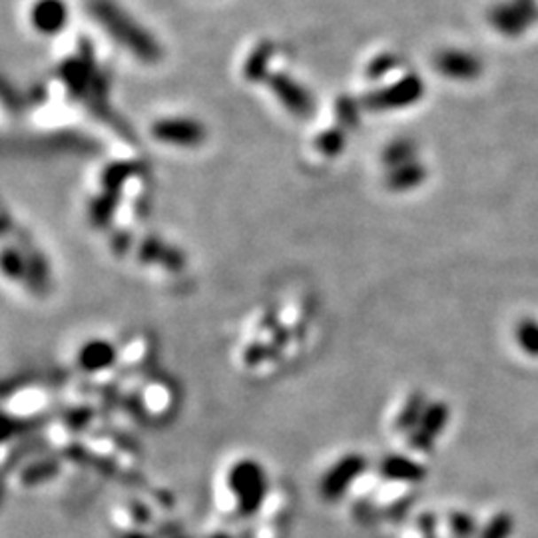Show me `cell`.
I'll list each match as a JSON object with an SVG mask.
<instances>
[{"label": "cell", "mask_w": 538, "mask_h": 538, "mask_svg": "<svg viewBox=\"0 0 538 538\" xmlns=\"http://www.w3.org/2000/svg\"><path fill=\"white\" fill-rule=\"evenodd\" d=\"M92 19L100 24V28L130 52L136 60L144 64H156L162 60V46L152 32L142 27L134 16L124 11L116 0H90Z\"/></svg>", "instance_id": "1"}, {"label": "cell", "mask_w": 538, "mask_h": 538, "mask_svg": "<svg viewBox=\"0 0 538 538\" xmlns=\"http://www.w3.org/2000/svg\"><path fill=\"white\" fill-rule=\"evenodd\" d=\"M226 483L242 517L258 515L269 496L268 472L255 459H239L231 464Z\"/></svg>", "instance_id": "2"}, {"label": "cell", "mask_w": 538, "mask_h": 538, "mask_svg": "<svg viewBox=\"0 0 538 538\" xmlns=\"http://www.w3.org/2000/svg\"><path fill=\"white\" fill-rule=\"evenodd\" d=\"M423 94H425L423 80L417 74H407L403 78H399L397 82L369 92L365 98L361 100V106L371 112L403 110L413 106L415 102H419L423 98Z\"/></svg>", "instance_id": "3"}, {"label": "cell", "mask_w": 538, "mask_h": 538, "mask_svg": "<svg viewBox=\"0 0 538 538\" xmlns=\"http://www.w3.org/2000/svg\"><path fill=\"white\" fill-rule=\"evenodd\" d=\"M367 472V459L359 453L343 455L339 461H335L331 467L325 471V475L319 480V495L325 501L333 503L347 495L349 488Z\"/></svg>", "instance_id": "4"}, {"label": "cell", "mask_w": 538, "mask_h": 538, "mask_svg": "<svg viewBox=\"0 0 538 538\" xmlns=\"http://www.w3.org/2000/svg\"><path fill=\"white\" fill-rule=\"evenodd\" d=\"M150 134L156 142L172 148H198L206 142V126L196 118L170 116L158 118L150 126Z\"/></svg>", "instance_id": "5"}, {"label": "cell", "mask_w": 538, "mask_h": 538, "mask_svg": "<svg viewBox=\"0 0 538 538\" xmlns=\"http://www.w3.org/2000/svg\"><path fill=\"white\" fill-rule=\"evenodd\" d=\"M538 20L536 0H507L491 8L488 22L495 30L507 36H519Z\"/></svg>", "instance_id": "6"}, {"label": "cell", "mask_w": 538, "mask_h": 538, "mask_svg": "<svg viewBox=\"0 0 538 538\" xmlns=\"http://www.w3.org/2000/svg\"><path fill=\"white\" fill-rule=\"evenodd\" d=\"M269 92L284 106L289 114L295 118H311L316 112V100L313 94L305 88L300 80L285 74V72H273L268 78Z\"/></svg>", "instance_id": "7"}, {"label": "cell", "mask_w": 538, "mask_h": 538, "mask_svg": "<svg viewBox=\"0 0 538 538\" xmlns=\"http://www.w3.org/2000/svg\"><path fill=\"white\" fill-rule=\"evenodd\" d=\"M30 27L43 36H56L68 27L70 8L66 0H35L28 12Z\"/></svg>", "instance_id": "8"}, {"label": "cell", "mask_w": 538, "mask_h": 538, "mask_svg": "<svg viewBox=\"0 0 538 538\" xmlns=\"http://www.w3.org/2000/svg\"><path fill=\"white\" fill-rule=\"evenodd\" d=\"M120 359V349L108 339H88L76 353V365L86 375H98L114 367Z\"/></svg>", "instance_id": "9"}, {"label": "cell", "mask_w": 538, "mask_h": 538, "mask_svg": "<svg viewBox=\"0 0 538 538\" xmlns=\"http://www.w3.org/2000/svg\"><path fill=\"white\" fill-rule=\"evenodd\" d=\"M435 68L441 76L451 80H475L483 74V62L467 51L447 48L435 56Z\"/></svg>", "instance_id": "10"}, {"label": "cell", "mask_w": 538, "mask_h": 538, "mask_svg": "<svg viewBox=\"0 0 538 538\" xmlns=\"http://www.w3.org/2000/svg\"><path fill=\"white\" fill-rule=\"evenodd\" d=\"M174 387L166 379H154L146 383L140 397V411L146 417H168L174 411Z\"/></svg>", "instance_id": "11"}, {"label": "cell", "mask_w": 538, "mask_h": 538, "mask_svg": "<svg viewBox=\"0 0 538 538\" xmlns=\"http://www.w3.org/2000/svg\"><path fill=\"white\" fill-rule=\"evenodd\" d=\"M120 206H122V194L120 191L100 188L98 194L88 204V218H90L94 228H108L118 215Z\"/></svg>", "instance_id": "12"}, {"label": "cell", "mask_w": 538, "mask_h": 538, "mask_svg": "<svg viewBox=\"0 0 538 538\" xmlns=\"http://www.w3.org/2000/svg\"><path fill=\"white\" fill-rule=\"evenodd\" d=\"M379 475L387 480H395V483H417L423 479L425 471L421 464L407 459V456H385L379 464Z\"/></svg>", "instance_id": "13"}, {"label": "cell", "mask_w": 538, "mask_h": 538, "mask_svg": "<svg viewBox=\"0 0 538 538\" xmlns=\"http://www.w3.org/2000/svg\"><path fill=\"white\" fill-rule=\"evenodd\" d=\"M154 355V341L148 339V335H136L128 341L126 349H120L118 363L124 365L128 371L146 367L148 361Z\"/></svg>", "instance_id": "14"}, {"label": "cell", "mask_w": 538, "mask_h": 538, "mask_svg": "<svg viewBox=\"0 0 538 538\" xmlns=\"http://www.w3.org/2000/svg\"><path fill=\"white\" fill-rule=\"evenodd\" d=\"M273 58V44L261 43L246 60L244 76L250 82H268L269 74V62Z\"/></svg>", "instance_id": "15"}, {"label": "cell", "mask_w": 538, "mask_h": 538, "mask_svg": "<svg viewBox=\"0 0 538 538\" xmlns=\"http://www.w3.org/2000/svg\"><path fill=\"white\" fill-rule=\"evenodd\" d=\"M345 144H347L345 128L337 124V126H331V128H325V130H321L316 136V140H313V148H316V152H317L319 156L329 158V160H335L345 150Z\"/></svg>", "instance_id": "16"}, {"label": "cell", "mask_w": 538, "mask_h": 538, "mask_svg": "<svg viewBox=\"0 0 538 538\" xmlns=\"http://www.w3.org/2000/svg\"><path fill=\"white\" fill-rule=\"evenodd\" d=\"M3 273L11 281H24L28 276V252L20 250V246H4L3 250Z\"/></svg>", "instance_id": "17"}, {"label": "cell", "mask_w": 538, "mask_h": 538, "mask_svg": "<svg viewBox=\"0 0 538 538\" xmlns=\"http://www.w3.org/2000/svg\"><path fill=\"white\" fill-rule=\"evenodd\" d=\"M421 178H423V168L415 162H409L397 168H389L385 182H387V188L391 190H407L415 186Z\"/></svg>", "instance_id": "18"}, {"label": "cell", "mask_w": 538, "mask_h": 538, "mask_svg": "<svg viewBox=\"0 0 538 538\" xmlns=\"http://www.w3.org/2000/svg\"><path fill=\"white\" fill-rule=\"evenodd\" d=\"M381 160L387 170L389 168H397L413 162V144L409 140H395L385 148Z\"/></svg>", "instance_id": "19"}, {"label": "cell", "mask_w": 538, "mask_h": 538, "mask_svg": "<svg viewBox=\"0 0 538 538\" xmlns=\"http://www.w3.org/2000/svg\"><path fill=\"white\" fill-rule=\"evenodd\" d=\"M56 472H58V463L52 459H43L28 464L20 479L24 485H36L44 483V480H51L52 477H56Z\"/></svg>", "instance_id": "20"}, {"label": "cell", "mask_w": 538, "mask_h": 538, "mask_svg": "<svg viewBox=\"0 0 538 538\" xmlns=\"http://www.w3.org/2000/svg\"><path fill=\"white\" fill-rule=\"evenodd\" d=\"M166 246L162 239L156 238V236H146L142 239V242L138 244V247H136V252H138V260L142 263H160V260H162V255L166 252Z\"/></svg>", "instance_id": "21"}, {"label": "cell", "mask_w": 538, "mask_h": 538, "mask_svg": "<svg viewBox=\"0 0 538 538\" xmlns=\"http://www.w3.org/2000/svg\"><path fill=\"white\" fill-rule=\"evenodd\" d=\"M401 64V60L397 58V56L393 54H381L377 56L375 60H371V64L367 66V76L371 80H377L387 74V72H391L393 68H397Z\"/></svg>", "instance_id": "22"}, {"label": "cell", "mask_w": 538, "mask_h": 538, "mask_svg": "<svg viewBox=\"0 0 538 538\" xmlns=\"http://www.w3.org/2000/svg\"><path fill=\"white\" fill-rule=\"evenodd\" d=\"M359 106L355 100L351 98H339L337 102V112H339V126L343 128H355L359 122Z\"/></svg>", "instance_id": "23"}, {"label": "cell", "mask_w": 538, "mask_h": 538, "mask_svg": "<svg viewBox=\"0 0 538 538\" xmlns=\"http://www.w3.org/2000/svg\"><path fill=\"white\" fill-rule=\"evenodd\" d=\"M512 531V520L509 517H496L491 523L485 526V531L480 533V538H509Z\"/></svg>", "instance_id": "24"}, {"label": "cell", "mask_w": 538, "mask_h": 538, "mask_svg": "<svg viewBox=\"0 0 538 538\" xmlns=\"http://www.w3.org/2000/svg\"><path fill=\"white\" fill-rule=\"evenodd\" d=\"M451 531L456 538H469L472 533H475V523H472V519L469 515L456 512V515L451 517Z\"/></svg>", "instance_id": "25"}, {"label": "cell", "mask_w": 538, "mask_h": 538, "mask_svg": "<svg viewBox=\"0 0 538 538\" xmlns=\"http://www.w3.org/2000/svg\"><path fill=\"white\" fill-rule=\"evenodd\" d=\"M110 246L112 250H114L118 255H122L126 252H130V246H132V236H130V230H118L112 234V239H110Z\"/></svg>", "instance_id": "26"}, {"label": "cell", "mask_w": 538, "mask_h": 538, "mask_svg": "<svg viewBox=\"0 0 538 538\" xmlns=\"http://www.w3.org/2000/svg\"><path fill=\"white\" fill-rule=\"evenodd\" d=\"M124 538H150L146 533H126Z\"/></svg>", "instance_id": "27"}, {"label": "cell", "mask_w": 538, "mask_h": 538, "mask_svg": "<svg viewBox=\"0 0 538 538\" xmlns=\"http://www.w3.org/2000/svg\"><path fill=\"white\" fill-rule=\"evenodd\" d=\"M427 538H435V536H427Z\"/></svg>", "instance_id": "28"}, {"label": "cell", "mask_w": 538, "mask_h": 538, "mask_svg": "<svg viewBox=\"0 0 538 538\" xmlns=\"http://www.w3.org/2000/svg\"><path fill=\"white\" fill-rule=\"evenodd\" d=\"M180 538H186V536H180Z\"/></svg>", "instance_id": "29"}]
</instances>
